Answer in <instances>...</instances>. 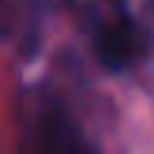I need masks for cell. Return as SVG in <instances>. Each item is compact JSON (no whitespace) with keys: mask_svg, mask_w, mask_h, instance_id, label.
<instances>
[{"mask_svg":"<svg viewBox=\"0 0 154 154\" xmlns=\"http://www.w3.org/2000/svg\"><path fill=\"white\" fill-rule=\"evenodd\" d=\"M26 154H98V150L64 105L45 102L30 120Z\"/></svg>","mask_w":154,"mask_h":154,"instance_id":"cell-1","label":"cell"},{"mask_svg":"<svg viewBox=\"0 0 154 154\" xmlns=\"http://www.w3.org/2000/svg\"><path fill=\"white\" fill-rule=\"evenodd\" d=\"M94 53L109 72H128L150 53V34L128 11H120L117 19H109L94 34Z\"/></svg>","mask_w":154,"mask_h":154,"instance_id":"cell-2","label":"cell"},{"mask_svg":"<svg viewBox=\"0 0 154 154\" xmlns=\"http://www.w3.org/2000/svg\"><path fill=\"white\" fill-rule=\"evenodd\" d=\"M117 4H120V8H124V0H117Z\"/></svg>","mask_w":154,"mask_h":154,"instance_id":"cell-3","label":"cell"}]
</instances>
